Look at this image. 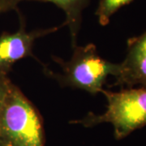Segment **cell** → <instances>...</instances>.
<instances>
[{
    "label": "cell",
    "mask_w": 146,
    "mask_h": 146,
    "mask_svg": "<svg viewBox=\"0 0 146 146\" xmlns=\"http://www.w3.org/2000/svg\"><path fill=\"white\" fill-rule=\"evenodd\" d=\"M0 142L3 146H45L41 115L13 83L0 106Z\"/></svg>",
    "instance_id": "6da1fadb"
},
{
    "label": "cell",
    "mask_w": 146,
    "mask_h": 146,
    "mask_svg": "<svg viewBox=\"0 0 146 146\" xmlns=\"http://www.w3.org/2000/svg\"><path fill=\"white\" fill-rule=\"evenodd\" d=\"M2 6H3V0H0V14L3 13V10H2Z\"/></svg>",
    "instance_id": "9c48e42d"
},
{
    "label": "cell",
    "mask_w": 146,
    "mask_h": 146,
    "mask_svg": "<svg viewBox=\"0 0 146 146\" xmlns=\"http://www.w3.org/2000/svg\"><path fill=\"white\" fill-rule=\"evenodd\" d=\"M101 94L107 101L104 113H89L82 119L72 123L88 127L109 123L114 127L116 140H122L146 126V87L123 88L119 92L103 89Z\"/></svg>",
    "instance_id": "3957f363"
},
{
    "label": "cell",
    "mask_w": 146,
    "mask_h": 146,
    "mask_svg": "<svg viewBox=\"0 0 146 146\" xmlns=\"http://www.w3.org/2000/svg\"><path fill=\"white\" fill-rule=\"evenodd\" d=\"M0 146H3V145H2V143H1V142H0Z\"/></svg>",
    "instance_id": "30bf717a"
},
{
    "label": "cell",
    "mask_w": 146,
    "mask_h": 146,
    "mask_svg": "<svg viewBox=\"0 0 146 146\" xmlns=\"http://www.w3.org/2000/svg\"><path fill=\"white\" fill-rule=\"evenodd\" d=\"M11 83L12 82L8 78V75L0 72V106L5 99Z\"/></svg>",
    "instance_id": "ba28073f"
},
{
    "label": "cell",
    "mask_w": 146,
    "mask_h": 146,
    "mask_svg": "<svg viewBox=\"0 0 146 146\" xmlns=\"http://www.w3.org/2000/svg\"><path fill=\"white\" fill-rule=\"evenodd\" d=\"M115 82L111 86L146 87V32L127 41L125 58L118 63Z\"/></svg>",
    "instance_id": "5b68a950"
},
{
    "label": "cell",
    "mask_w": 146,
    "mask_h": 146,
    "mask_svg": "<svg viewBox=\"0 0 146 146\" xmlns=\"http://www.w3.org/2000/svg\"><path fill=\"white\" fill-rule=\"evenodd\" d=\"M22 1L26 0H3V13L11 10H16L17 5ZM49 2L56 5L64 11L66 21L63 25H67L69 29L72 44L74 48L76 46V39L82 22V12L89 5V0H34Z\"/></svg>",
    "instance_id": "8992f818"
},
{
    "label": "cell",
    "mask_w": 146,
    "mask_h": 146,
    "mask_svg": "<svg viewBox=\"0 0 146 146\" xmlns=\"http://www.w3.org/2000/svg\"><path fill=\"white\" fill-rule=\"evenodd\" d=\"M134 0H100L95 15L101 25H107L111 16L122 8L128 5Z\"/></svg>",
    "instance_id": "52a82bcc"
},
{
    "label": "cell",
    "mask_w": 146,
    "mask_h": 146,
    "mask_svg": "<svg viewBox=\"0 0 146 146\" xmlns=\"http://www.w3.org/2000/svg\"><path fill=\"white\" fill-rule=\"evenodd\" d=\"M72 58L68 61L53 57L61 67L60 73L45 68L48 76L56 80L62 86L84 90L90 94L101 93L109 76H115L118 63L106 60L100 56L95 45L75 46Z\"/></svg>",
    "instance_id": "7a4b0ae2"
},
{
    "label": "cell",
    "mask_w": 146,
    "mask_h": 146,
    "mask_svg": "<svg viewBox=\"0 0 146 146\" xmlns=\"http://www.w3.org/2000/svg\"><path fill=\"white\" fill-rule=\"evenodd\" d=\"M20 18V28L15 33L4 32L0 35V72L5 75L11 70L13 65L22 58L34 57L33 49L37 38L48 35L59 27L28 32L25 21L21 12L16 9Z\"/></svg>",
    "instance_id": "277c9868"
}]
</instances>
